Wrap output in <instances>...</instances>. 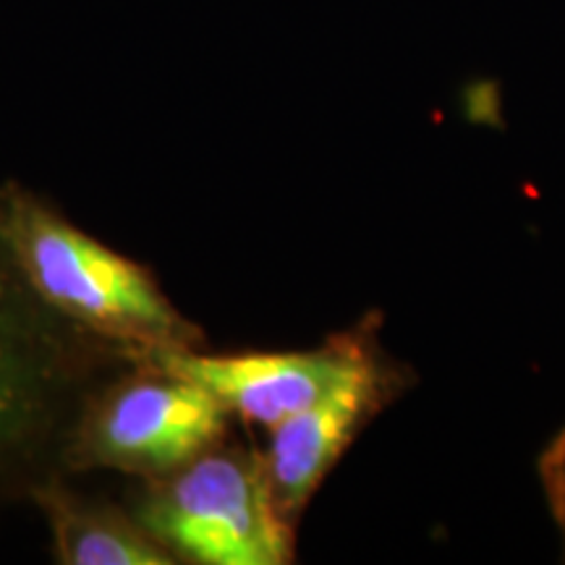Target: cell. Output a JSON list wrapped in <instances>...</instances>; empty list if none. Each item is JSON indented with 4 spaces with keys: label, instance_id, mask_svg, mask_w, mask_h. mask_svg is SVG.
<instances>
[{
    "label": "cell",
    "instance_id": "obj_1",
    "mask_svg": "<svg viewBox=\"0 0 565 565\" xmlns=\"http://www.w3.org/2000/svg\"><path fill=\"white\" fill-rule=\"evenodd\" d=\"M131 359L53 312L0 233V519L63 475V443L84 398Z\"/></svg>",
    "mask_w": 565,
    "mask_h": 565
},
{
    "label": "cell",
    "instance_id": "obj_6",
    "mask_svg": "<svg viewBox=\"0 0 565 565\" xmlns=\"http://www.w3.org/2000/svg\"><path fill=\"white\" fill-rule=\"evenodd\" d=\"M393 387L395 374L380 362L370 341L328 391L270 429V443L263 450L265 475L275 505L294 529L324 477L385 406Z\"/></svg>",
    "mask_w": 565,
    "mask_h": 565
},
{
    "label": "cell",
    "instance_id": "obj_7",
    "mask_svg": "<svg viewBox=\"0 0 565 565\" xmlns=\"http://www.w3.org/2000/svg\"><path fill=\"white\" fill-rule=\"evenodd\" d=\"M51 534L58 565H173L124 500L100 498L55 475L30 494Z\"/></svg>",
    "mask_w": 565,
    "mask_h": 565
},
{
    "label": "cell",
    "instance_id": "obj_3",
    "mask_svg": "<svg viewBox=\"0 0 565 565\" xmlns=\"http://www.w3.org/2000/svg\"><path fill=\"white\" fill-rule=\"evenodd\" d=\"M124 503L173 565H282L296 529L267 482L263 450L212 445L166 477L131 479Z\"/></svg>",
    "mask_w": 565,
    "mask_h": 565
},
{
    "label": "cell",
    "instance_id": "obj_5",
    "mask_svg": "<svg viewBox=\"0 0 565 565\" xmlns=\"http://www.w3.org/2000/svg\"><path fill=\"white\" fill-rule=\"evenodd\" d=\"M366 343V328H356L303 351L212 353L207 345H200L134 353L192 380L228 412L231 419L275 429L328 391Z\"/></svg>",
    "mask_w": 565,
    "mask_h": 565
},
{
    "label": "cell",
    "instance_id": "obj_4",
    "mask_svg": "<svg viewBox=\"0 0 565 565\" xmlns=\"http://www.w3.org/2000/svg\"><path fill=\"white\" fill-rule=\"evenodd\" d=\"M131 362L92 387L71 422L61 469L166 477L228 437L231 416L207 391L131 351Z\"/></svg>",
    "mask_w": 565,
    "mask_h": 565
},
{
    "label": "cell",
    "instance_id": "obj_2",
    "mask_svg": "<svg viewBox=\"0 0 565 565\" xmlns=\"http://www.w3.org/2000/svg\"><path fill=\"white\" fill-rule=\"evenodd\" d=\"M0 233L32 291L79 330L129 351L204 345L200 322L181 312L150 265L79 228L51 196L0 183Z\"/></svg>",
    "mask_w": 565,
    "mask_h": 565
}]
</instances>
